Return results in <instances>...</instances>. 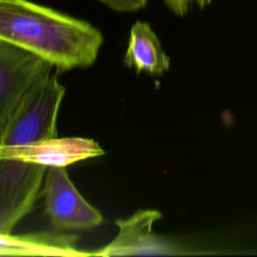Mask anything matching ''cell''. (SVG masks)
Instances as JSON below:
<instances>
[{"label":"cell","instance_id":"6da1fadb","mask_svg":"<svg viewBox=\"0 0 257 257\" xmlns=\"http://www.w3.org/2000/svg\"><path fill=\"white\" fill-rule=\"evenodd\" d=\"M0 40L67 70L91 65L103 37L88 22L29 0H0Z\"/></svg>","mask_w":257,"mask_h":257},{"label":"cell","instance_id":"7a4b0ae2","mask_svg":"<svg viewBox=\"0 0 257 257\" xmlns=\"http://www.w3.org/2000/svg\"><path fill=\"white\" fill-rule=\"evenodd\" d=\"M46 60L0 40V133L23 99L48 76Z\"/></svg>","mask_w":257,"mask_h":257},{"label":"cell","instance_id":"3957f363","mask_svg":"<svg viewBox=\"0 0 257 257\" xmlns=\"http://www.w3.org/2000/svg\"><path fill=\"white\" fill-rule=\"evenodd\" d=\"M41 195L45 214L59 230H89L103 222L102 215L79 194L66 167L46 169Z\"/></svg>","mask_w":257,"mask_h":257},{"label":"cell","instance_id":"277c9868","mask_svg":"<svg viewBox=\"0 0 257 257\" xmlns=\"http://www.w3.org/2000/svg\"><path fill=\"white\" fill-rule=\"evenodd\" d=\"M162 218L158 210H139L126 219L115 221L118 233L107 245L91 251V256L173 255L179 254L169 241L156 235L153 225Z\"/></svg>","mask_w":257,"mask_h":257},{"label":"cell","instance_id":"5b68a950","mask_svg":"<svg viewBox=\"0 0 257 257\" xmlns=\"http://www.w3.org/2000/svg\"><path fill=\"white\" fill-rule=\"evenodd\" d=\"M77 237L57 232L0 233V256H91L76 247Z\"/></svg>","mask_w":257,"mask_h":257},{"label":"cell","instance_id":"8992f818","mask_svg":"<svg viewBox=\"0 0 257 257\" xmlns=\"http://www.w3.org/2000/svg\"><path fill=\"white\" fill-rule=\"evenodd\" d=\"M123 63L138 73L146 72L154 76L162 75L170 68V57L148 22L138 20L133 24Z\"/></svg>","mask_w":257,"mask_h":257},{"label":"cell","instance_id":"52a82bcc","mask_svg":"<svg viewBox=\"0 0 257 257\" xmlns=\"http://www.w3.org/2000/svg\"><path fill=\"white\" fill-rule=\"evenodd\" d=\"M165 5L177 16H185L192 5L203 9L209 6L212 0H163Z\"/></svg>","mask_w":257,"mask_h":257},{"label":"cell","instance_id":"ba28073f","mask_svg":"<svg viewBox=\"0 0 257 257\" xmlns=\"http://www.w3.org/2000/svg\"><path fill=\"white\" fill-rule=\"evenodd\" d=\"M107 7L118 12H135L143 9L148 0H98Z\"/></svg>","mask_w":257,"mask_h":257}]
</instances>
